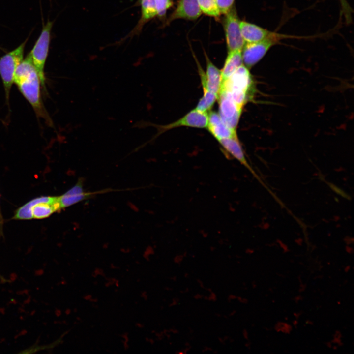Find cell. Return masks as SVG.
Segmentation results:
<instances>
[{"instance_id":"obj_9","label":"cell","mask_w":354,"mask_h":354,"mask_svg":"<svg viewBox=\"0 0 354 354\" xmlns=\"http://www.w3.org/2000/svg\"><path fill=\"white\" fill-rule=\"evenodd\" d=\"M206 59V71L205 73L199 68L203 89H206L218 96L222 85L221 72L208 59Z\"/></svg>"},{"instance_id":"obj_8","label":"cell","mask_w":354,"mask_h":354,"mask_svg":"<svg viewBox=\"0 0 354 354\" xmlns=\"http://www.w3.org/2000/svg\"><path fill=\"white\" fill-rule=\"evenodd\" d=\"M208 118V115L207 112H202L195 109L177 121L166 125L160 126L159 129L160 132L158 134L166 130L180 126L206 128L207 126Z\"/></svg>"},{"instance_id":"obj_26","label":"cell","mask_w":354,"mask_h":354,"mask_svg":"<svg viewBox=\"0 0 354 354\" xmlns=\"http://www.w3.org/2000/svg\"><path fill=\"white\" fill-rule=\"evenodd\" d=\"M179 302V299L177 297H175L172 299L171 302L169 304L170 307H173L177 305Z\"/></svg>"},{"instance_id":"obj_40","label":"cell","mask_w":354,"mask_h":354,"mask_svg":"<svg viewBox=\"0 0 354 354\" xmlns=\"http://www.w3.org/2000/svg\"><path fill=\"white\" fill-rule=\"evenodd\" d=\"M184 276L185 278H187L189 277V274H188V273H185L184 274Z\"/></svg>"},{"instance_id":"obj_29","label":"cell","mask_w":354,"mask_h":354,"mask_svg":"<svg viewBox=\"0 0 354 354\" xmlns=\"http://www.w3.org/2000/svg\"><path fill=\"white\" fill-rule=\"evenodd\" d=\"M236 299L240 302L242 303H247L248 302V300L247 299L245 298L241 297L240 296H237Z\"/></svg>"},{"instance_id":"obj_38","label":"cell","mask_w":354,"mask_h":354,"mask_svg":"<svg viewBox=\"0 0 354 354\" xmlns=\"http://www.w3.org/2000/svg\"><path fill=\"white\" fill-rule=\"evenodd\" d=\"M189 289L188 288H186L184 290L180 291V293H187L189 291Z\"/></svg>"},{"instance_id":"obj_7","label":"cell","mask_w":354,"mask_h":354,"mask_svg":"<svg viewBox=\"0 0 354 354\" xmlns=\"http://www.w3.org/2000/svg\"><path fill=\"white\" fill-rule=\"evenodd\" d=\"M40 79L36 70L17 85L39 115L44 114L40 95Z\"/></svg>"},{"instance_id":"obj_37","label":"cell","mask_w":354,"mask_h":354,"mask_svg":"<svg viewBox=\"0 0 354 354\" xmlns=\"http://www.w3.org/2000/svg\"><path fill=\"white\" fill-rule=\"evenodd\" d=\"M170 279L173 281H176L177 280V277L176 276H172L170 277Z\"/></svg>"},{"instance_id":"obj_25","label":"cell","mask_w":354,"mask_h":354,"mask_svg":"<svg viewBox=\"0 0 354 354\" xmlns=\"http://www.w3.org/2000/svg\"><path fill=\"white\" fill-rule=\"evenodd\" d=\"M209 293L210 294L208 296H203L204 299L210 301H216L217 300L216 295L212 291Z\"/></svg>"},{"instance_id":"obj_32","label":"cell","mask_w":354,"mask_h":354,"mask_svg":"<svg viewBox=\"0 0 354 354\" xmlns=\"http://www.w3.org/2000/svg\"><path fill=\"white\" fill-rule=\"evenodd\" d=\"M242 334L245 339H248V333L246 329H244L243 330Z\"/></svg>"},{"instance_id":"obj_44","label":"cell","mask_w":354,"mask_h":354,"mask_svg":"<svg viewBox=\"0 0 354 354\" xmlns=\"http://www.w3.org/2000/svg\"></svg>"},{"instance_id":"obj_17","label":"cell","mask_w":354,"mask_h":354,"mask_svg":"<svg viewBox=\"0 0 354 354\" xmlns=\"http://www.w3.org/2000/svg\"><path fill=\"white\" fill-rule=\"evenodd\" d=\"M35 70L36 69L29 53L17 67L14 76V82L17 85L29 77Z\"/></svg>"},{"instance_id":"obj_5","label":"cell","mask_w":354,"mask_h":354,"mask_svg":"<svg viewBox=\"0 0 354 354\" xmlns=\"http://www.w3.org/2000/svg\"><path fill=\"white\" fill-rule=\"evenodd\" d=\"M225 15L224 29L228 51L242 50L245 42L241 35L240 21L236 8L233 6Z\"/></svg>"},{"instance_id":"obj_33","label":"cell","mask_w":354,"mask_h":354,"mask_svg":"<svg viewBox=\"0 0 354 354\" xmlns=\"http://www.w3.org/2000/svg\"><path fill=\"white\" fill-rule=\"evenodd\" d=\"M169 332H170H170H172V333H173V334H177V333H178V332H179L178 330H177V329H175V328H170V329L169 330Z\"/></svg>"},{"instance_id":"obj_41","label":"cell","mask_w":354,"mask_h":354,"mask_svg":"<svg viewBox=\"0 0 354 354\" xmlns=\"http://www.w3.org/2000/svg\"><path fill=\"white\" fill-rule=\"evenodd\" d=\"M206 290H207L209 292H210L212 291L211 289L210 288H207Z\"/></svg>"},{"instance_id":"obj_39","label":"cell","mask_w":354,"mask_h":354,"mask_svg":"<svg viewBox=\"0 0 354 354\" xmlns=\"http://www.w3.org/2000/svg\"><path fill=\"white\" fill-rule=\"evenodd\" d=\"M0 222L1 224H2V216H1V211H0Z\"/></svg>"},{"instance_id":"obj_11","label":"cell","mask_w":354,"mask_h":354,"mask_svg":"<svg viewBox=\"0 0 354 354\" xmlns=\"http://www.w3.org/2000/svg\"><path fill=\"white\" fill-rule=\"evenodd\" d=\"M240 28L245 43L255 42L277 36L279 33L248 22L240 21Z\"/></svg>"},{"instance_id":"obj_6","label":"cell","mask_w":354,"mask_h":354,"mask_svg":"<svg viewBox=\"0 0 354 354\" xmlns=\"http://www.w3.org/2000/svg\"><path fill=\"white\" fill-rule=\"evenodd\" d=\"M219 115L230 128L236 130L239 120L242 107L237 104L224 91L220 90L218 95Z\"/></svg>"},{"instance_id":"obj_23","label":"cell","mask_w":354,"mask_h":354,"mask_svg":"<svg viewBox=\"0 0 354 354\" xmlns=\"http://www.w3.org/2000/svg\"><path fill=\"white\" fill-rule=\"evenodd\" d=\"M341 7V13L347 24L352 22L353 10L347 0H338Z\"/></svg>"},{"instance_id":"obj_4","label":"cell","mask_w":354,"mask_h":354,"mask_svg":"<svg viewBox=\"0 0 354 354\" xmlns=\"http://www.w3.org/2000/svg\"><path fill=\"white\" fill-rule=\"evenodd\" d=\"M25 43L26 41L0 59V74L7 97H8L11 85L14 82L16 69L23 60Z\"/></svg>"},{"instance_id":"obj_10","label":"cell","mask_w":354,"mask_h":354,"mask_svg":"<svg viewBox=\"0 0 354 354\" xmlns=\"http://www.w3.org/2000/svg\"><path fill=\"white\" fill-rule=\"evenodd\" d=\"M218 141L221 145L225 155H227L228 157H232L236 159L248 169L257 179H259L252 168L248 163L237 136L222 139Z\"/></svg>"},{"instance_id":"obj_34","label":"cell","mask_w":354,"mask_h":354,"mask_svg":"<svg viewBox=\"0 0 354 354\" xmlns=\"http://www.w3.org/2000/svg\"><path fill=\"white\" fill-rule=\"evenodd\" d=\"M197 283H198V284L199 285V286H200V287H201L202 288H204V289L205 288L204 283H203V282L202 281V280H201L199 279H198L197 280Z\"/></svg>"},{"instance_id":"obj_3","label":"cell","mask_w":354,"mask_h":354,"mask_svg":"<svg viewBox=\"0 0 354 354\" xmlns=\"http://www.w3.org/2000/svg\"><path fill=\"white\" fill-rule=\"evenodd\" d=\"M52 25L53 22L49 21L44 26L40 36L30 53L42 86L45 85L44 68L49 48Z\"/></svg>"},{"instance_id":"obj_28","label":"cell","mask_w":354,"mask_h":354,"mask_svg":"<svg viewBox=\"0 0 354 354\" xmlns=\"http://www.w3.org/2000/svg\"><path fill=\"white\" fill-rule=\"evenodd\" d=\"M237 296L234 295L230 294L228 296V301L230 302L236 299Z\"/></svg>"},{"instance_id":"obj_36","label":"cell","mask_w":354,"mask_h":354,"mask_svg":"<svg viewBox=\"0 0 354 354\" xmlns=\"http://www.w3.org/2000/svg\"><path fill=\"white\" fill-rule=\"evenodd\" d=\"M236 310H232L230 312L229 316H234L236 313Z\"/></svg>"},{"instance_id":"obj_24","label":"cell","mask_w":354,"mask_h":354,"mask_svg":"<svg viewBox=\"0 0 354 354\" xmlns=\"http://www.w3.org/2000/svg\"><path fill=\"white\" fill-rule=\"evenodd\" d=\"M221 14H225L233 6L235 0H214Z\"/></svg>"},{"instance_id":"obj_27","label":"cell","mask_w":354,"mask_h":354,"mask_svg":"<svg viewBox=\"0 0 354 354\" xmlns=\"http://www.w3.org/2000/svg\"><path fill=\"white\" fill-rule=\"evenodd\" d=\"M183 257L179 256H177L174 258V262L177 264H179L182 261Z\"/></svg>"},{"instance_id":"obj_13","label":"cell","mask_w":354,"mask_h":354,"mask_svg":"<svg viewBox=\"0 0 354 354\" xmlns=\"http://www.w3.org/2000/svg\"><path fill=\"white\" fill-rule=\"evenodd\" d=\"M60 209L58 197L42 196L39 197L32 209L33 218L43 219L50 216L54 212Z\"/></svg>"},{"instance_id":"obj_1","label":"cell","mask_w":354,"mask_h":354,"mask_svg":"<svg viewBox=\"0 0 354 354\" xmlns=\"http://www.w3.org/2000/svg\"><path fill=\"white\" fill-rule=\"evenodd\" d=\"M254 82L249 69L244 64L239 66L228 79L222 82L220 90L225 91L239 106L242 107L251 98Z\"/></svg>"},{"instance_id":"obj_16","label":"cell","mask_w":354,"mask_h":354,"mask_svg":"<svg viewBox=\"0 0 354 354\" xmlns=\"http://www.w3.org/2000/svg\"><path fill=\"white\" fill-rule=\"evenodd\" d=\"M243 64L241 50L228 51L224 67L221 71L222 82L228 79Z\"/></svg>"},{"instance_id":"obj_21","label":"cell","mask_w":354,"mask_h":354,"mask_svg":"<svg viewBox=\"0 0 354 354\" xmlns=\"http://www.w3.org/2000/svg\"><path fill=\"white\" fill-rule=\"evenodd\" d=\"M202 13L207 15L218 17L221 13L214 0H197Z\"/></svg>"},{"instance_id":"obj_20","label":"cell","mask_w":354,"mask_h":354,"mask_svg":"<svg viewBox=\"0 0 354 354\" xmlns=\"http://www.w3.org/2000/svg\"><path fill=\"white\" fill-rule=\"evenodd\" d=\"M142 21L146 22L157 15L154 0H141Z\"/></svg>"},{"instance_id":"obj_30","label":"cell","mask_w":354,"mask_h":354,"mask_svg":"<svg viewBox=\"0 0 354 354\" xmlns=\"http://www.w3.org/2000/svg\"><path fill=\"white\" fill-rule=\"evenodd\" d=\"M194 298L197 300L203 298V295L197 293L194 295Z\"/></svg>"},{"instance_id":"obj_15","label":"cell","mask_w":354,"mask_h":354,"mask_svg":"<svg viewBox=\"0 0 354 354\" xmlns=\"http://www.w3.org/2000/svg\"><path fill=\"white\" fill-rule=\"evenodd\" d=\"M90 195V193L84 191L81 182L78 181L65 193L58 196L60 209L64 208L83 201L89 197Z\"/></svg>"},{"instance_id":"obj_42","label":"cell","mask_w":354,"mask_h":354,"mask_svg":"<svg viewBox=\"0 0 354 354\" xmlns=\"http://www.w3.org/2000/svg\"><path fill=\"white\" fill-rule=\"evenodd\" d=\"M216 316L217 317H221V314L217 313V314H216Z\"/></svg>"},{"instance_id":"obj_31","label":"cell","mask_w":354,"mask_h":354,"mask_svg":"<svg viewBox=\"0 0 354 354\" xmlns=\"http://www.w3.org/2000/svg\"><path fill=\"white\" fill-rule=\"evenodd\" d=\"M212 349L208 346H204L202 349L203 352H206L207 351H212Z\"/></svg>"},{"instance_id":"obj_14","label":"cell","mask_w":354,"mask_h":354,"mask_svg":"<svg viewBox=\"0 0 354 354\" xmlns=\"http://www.w3.org/2000/svg\"><path fill=\"white\" fill-rule=\"evenodd\" d=\"M207 127L217 141L237 136L236 130L229 127L222 120L219 114L211 112L208 114Z\"/></svg>"},{"instance_id":"obj_18","label":"cell","mask_w":354,"mask_h":354,"mask_svg":"<svg viewBox=\"0 0 354 354\" xmlns=\"http://www.w3.org/2000/svg\"><path fill=\"white\" fill-rule=\"evenodd\" d=\"M203 90L204 95L200 99L195 109L202 112H206L211 108L218 96L206 89Z\"/></svg>"},{"instance_id":"obj_19","label":"cell","mask_w":354,"mask_h":354,"mask_svg":"<svg viewBox=\"0 0 354 354\" xmlns=\"http://www.w3.org/2000/svg\"><path fill=\"white\" fill-rule=\"evenodd\" d=\"M39 200V197L35 198L19 208L15 212L13 219L16 220H30L33 219L32 209L33 205Z\"/></svg>"},{"instance_id":"obj_22","label":"cell","mask_w":354,"mask_h":354,"mask_svg":"<svg viewBox=\"0 0 354 354\" xmlns=\"http://www.w3.org/2000/svg\"><path fill=\"white\" fill-rule=\"evenodd\" d=\"M157 15L160 17H163L168 9L172 5L171 0H154Z\"/></svg>"},{"instance_id":"obj_12","label":"cell","mask_w":354,"mask_h":354,"mask_svg":"<svg viewBox=\"0 0 354 354\" xmlns=\"http://www.w3.org/2000/svg\"><path fill=\"white\" fill-rule=\"evenodd\" d=\"M197 0H180L170 15L168 21L177 19L194 20L202 14Z\"/></svg>"},{"instance_id":"obj_2","label":"cell","mask_w":354,"mask_h":354,"mask_svg":"<svg viewBox=\"0 0 354 354\" xmlns=\"http://www.w3.org/2000/svg\"><path fill=\"white\" fill-rule=\"evenodd\" d=\"M292 37L293 36L279 33L275 37L262 41L245 43L241 50L243 64L248 69H251L262 59L272 46L278 43L281 40Z\"/></svg>"},{"instance_id":"obj_35","label":"cell","mask_w":354,"mask_h":354,"mask_svg":"<svg viewBox=\"0 0 354 354\" xmlns=\"http://www.w3.org/2000/svg\"><path fill=\"white\" fill-rule=\"evenodd\" d=\"M218 339L219 342L220 343H221V344H225V342L224 341L223 338H222V337H218Z\"/></svg>"},{"instance_id":"obj_43","label":"cell","mask_w":354,"mask_h":354,"mask_svg":"<svg viewBox=\"0 0 354 354\" xmlns=\"http://www.w3.org/2000/svg\"><path fill=\"white\" fill-rule=\"evenodd\" d=\"M245 346H246L247 347H249L250 346V344H249V343H247L245 344Z\"/></svg>"}]
</instances>
